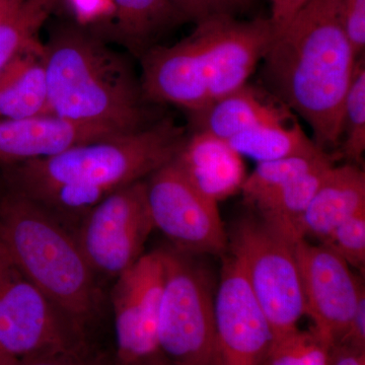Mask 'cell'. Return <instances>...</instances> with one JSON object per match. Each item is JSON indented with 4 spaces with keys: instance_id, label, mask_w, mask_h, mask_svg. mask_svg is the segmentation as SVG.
Wrapping results in <instances>:
<instances>
[{
    "instance_id": "cell-1",
    "label": "cell",
    "mask_w": 365,
    "mask_h": 365,
    "mask_svg": "<svg viewBox=\"0 0 365 365\" xmlns=\"http://www.w3.org/2000/svg\"><path fill=\"white\" fill-rule=\"evenodd\" d=\"M359 58L343 28L341 0H309L262 60L275 98L307 122L327 153L340 145L343 106Z\"/></svg>"
},
{
    "instance_id": "cell-2",
    "label": "cell",
    "mask_w": 365,
    "mask_h": 365,
    "mask_svg": "<svg viewBox=\"0 0 365 365\" xmlns=\"http://www.w3.org/2000/svg\"><path fill=\"white\" fill-rule=\"evenodd\" d=\"M275 37L269 18L211 16L176 44L140 56V83L150 104L199 111L248 83Z\"/></svg>"
},
{
    "instance_id": "cell-3",
    "label": "cell",
    "mask_w": 365,
    "mask_h": 365,
    "mask_svg": "<svg viewBox=\"0 0 365 365\" xmlns=\"http://www.w3.org/2000/svg\"><path fill=\"white\" fill-rule=\"evenodd\" d=\"M43 45L52 114L114 135L158 121L130 62L102 38L66 26Z\"/></svg>"
},
{
    "instance_id": "cell-4",
    "label": "cell",
    "mask_w": 365,
    "mask_h": 365,
    "mask_svg": "<svg viewBox=\"0 0 365 365\" xmlns=\"http://www.w3.org/2000/svg\"><path fill=\"white\" fill-rule=\"evenodd\" d=\"M0 244L34 284L86 333L101 309L97 276L73 232L28 197L0 199Z\"/></svg>"
},
{
    "instance_id": "cell-5",
    "label": "cell",
    "mask_w": 365,
    "mask_h": 365,
    "mask_svg": "<svg viewBox=\"0 0 365 365\" xmlns=\"http://www.w3.org/2000/svg\"><path fill=\"white\" fill-rule=\"evenodd\" d=\"M172 118L150 126L72 146L53 157L7 165L9 189L20 193L53 186L76 187L107 197L172 162L186 139Z\"/></svg>"
},
{
    "instance_id": "cell-6",
    "label": "cell",
    "mask_w": 365,
    "mask_h": 365,
    "mask_svg": "<svg viewBox=\"0 0 365 365\" xmlns=\"http://www.w3.org/2000/svg\"><path fill=\"white\" fill-rule=\"evenodd\" d=\"M163 284L158 314L160 353L170 365H215L217 283L202 257L160 249Z\"/></svg>"
},
{
    "instance_id": "cell-7",
    "label": "cell",
    "mask_w": 365,
    "mask_h": 365,
    "mask_svg": "<svg viewBox=\"0 0 365 365\" xmlns=\"http://www.w3.org/2000/svg\"><path fill=\"white\" fill-rule=\"evenodd\" d=\"M228 235V253L242 272L275 338L299 329L304 299L295 241L257 213L235 222ZM302 239V237H300Z\"/></svg>"
},
{
    "instance_id": "cell-8",
    "label": "cell",
    "mask_w": 365,
    "mask_h": 365,
    "mask_svg": "<svg viewBox=\"0 0 365 365\" xmlns=\"http://www.w3.org/2000/svg\"><path fill=\"white\" fill-rule=\"evenodd\" d=\"M0 352L23 359L88 353L86 333L55 306L0 244Z\"/></svg>"
},
{
    "instance_id": "cell-9",
    "label": "cell",
    "mask_w": 365,
    "mask_h": 365,
    "mask_svg": "<svg viewBox=\"0 0 365 365\" xmlns=\"http://www.w3.org/2000/svg\"><path fill=\"white\" fill-rule=\"evenodd\" d=\"M153 230L143 180L103 199L81 217L73 234L97 278L116 279L143 256Z\"/></svg>"
},
{
    "instance_id": "cell-10",
    "label": "cell",
    "mask_w": 365,
    "mask_h": 365,
    "mask_svg": "<svg viewBox=\"0 0 365 365\" xmlns=\"http://www.w3.org/2000/svg\"><path fill=\"white\" fill-rule=\"evenodd\" d=\"M145 188L155 230L170 247L198 256L227 253L228 235L218 203L192 185L175 158L146 178Z\"/></svg>"
},
{
    "instance_id": "cell-11",
    "label": "cell",
    "mask_w": 365,
    "mask_h": 365,
    "mask_svg": "<svg viewBox=\"0 0 365 365\" xmlns=\"http://www.w3.org/2000/svg\"><path fill=\"white\" fill-rule=\"evenodd\" d=\"M215 304V365H270L274 333L241 264L223 255Z\"/></svg>"
},
{
    "instance_id": "cell-12",
    "label": "cell",
    "mask_w": 365,
    "mask_h": 365,
    "mask_svg": "<svg viewBox=\"0 0 365 365\" xmlns=\"http://www.w3.org/2000/svg\"><path fill=\"white\" fill-rule=\"evenodd\" d=\"M295 255L302 279L304 316L312 331L331 348L344 337L360 297L365 294L360 277L338 255L324 245L307 239L295 241Z\"/></svg>"
},
{
    "instance_id": "cell-13",
    "label": "cell",
    "mask_w": 365,
    "mask_h": 365,
    "mask_svg": "<svg viewBox=\"0 0 365 365\" xmlns=\"http://www.w3.org/2000/svg\"><path fill=\"white\" fill-rule=\"evenodd\" d=\"M163 284L160 250L144 254L115 279L111 302L117 364H139L163 356L158 338Z\"/></svg>"
},
{
    "instance_id": "cell-14",
    "label": "cell",
    "mask_w": 365,
    "mask_h": 365,
    "mask_svg": "<svg viewBox=\"0 0 365 365\" xmlns=\"http://www.w3.org/2000/svg\"><path fill=\"white\" fill-rule=\"evenodd\" d=\"M116 136L54 114L0 119V163L7 165L58 155L72 146Z\"/></svg>"
},
{
    "instance_id": "cell-15",
    "label": "cell",
    "mask_w": 365,
    "mask_h": 365,
    "mask_svg": "<svg viewBox=\"0 0 365 365\" xmlns=\"http://www.w3.org/2000/svg\"><path fill=\"white\" fill-rule=\"evenodd\" d=\"M175 162L192 185L216 203L241 191L247 177L242 155L227 140L206 132L192 131Z\"/></svg>"
},
{
    "instance_id": "cell-16",
    "label": "cell",
    "mask_w": 365,
    "mask_h": 365,
    "mask_svg": "<svg viewBox=\"0 0 365 365\" xmlns=\"http://www.w3.org/2000/svg\"><path fill=\"white\" fill-rule=\"evenodd\" d=\"M364 211V170L355 163L333 165L302 215L300 235L324 242L338 225Z\"/></svg>"
},
{
    "instance_id": "cell-17",
    "label": "cell",
    "mask_w": 365,
    "mask_h": 365,
    "mask_svg": "<svg viewBox=\"0 0 365 365\" xmlns=\"http://www.w3.org/2000/svg\"><path fill=\"white\" fill-rule=\"evenodd\" d=\"M193 131H202L230 140L262 124L290 120L289 110L279 101L265 97L246 86L218 98L199 111L190 113Z\"/></svg>"
},
{
    "instance_id": "cell-18",
    "label": "cell",
    "mask_w": 365,
    "mask_h": 365,
    "mask_svg": "<svg viewBox=\"0 0 365 365\" xmlns=\"http://www.w3.org/2000/svg\"><path fill=\"white\" fill-rule=\"evenodd\" d=\"M52 114L48 101L44 45L29 46L0 72V119Z\"/></svg>"
},
{
    "instance_id": "cell-19",
    "label": "cell",
    "mask_w": 365,
    "mask_h": 365,
    "mask_svg": "<svg viewBox=\"0 0 365 365\" xmlns=\"http://www.w3.org/2000/svg\"><path fill=\"white\" fill-rule=\"evenodd\" d=\"M116 39L140 58L182 16L169 0H110Z\"/></svg>"
},
{
    "instance_id": "cell-20",
    "label": "cell",
    "mask_w": 365,
    "mask_h": 365,
    "mask_svg": "<svg viewBox=\"0 0 365 365\" xmlns=\"http://www.w3.org/2000/svg\"><path fill=\"white\" fill-rule=\"evenodd\" d=\"M288 121L290 120L259 125L237 134L227 143L242 157L257 163L327 153L307 135L299 123L288 124Z\"/></svg>"
},
{
    "instance_id": "cell-21",
    "label": "cell",
    "mask_w": 365,
    "mask_h": 365,
    "mask_svg": "<svg viewBox=\"0 0 365 365\" xmlns=\"http://www.w3.org/2000/svg\"><path fill=\"white\" fill-rule=\"evenodd\" d=\"M333 160L323 163L252 205L256 213L292 239H300V220Z\"/></svg>"
},
{
    "instance_id": "cell-22",
    "label": "cell",
    "mask_w": 365,
    "mask_h": 365,
    "mask_svg": "<svg viewBox=\"0 0 365 365\" xmlns=\"http://www.w3.org/2000/svg\"><path fill=\"white\" fill-rule=\"evenodd\" d=\"M333 160L330 153L290 157L257 163L253 172L247 175L241 193L245 202L252 206L289 182L299 179L327 162Z\"/></svg>"
},
{
    "instance_id": "cell-23",
    "label": "cell",
    "mask_w": 365,
    "mask_h": 365,
    "mask_svg": "<svg viewBox=\"0 0 365 365\" xmlns=\"http://www.w3.org/2000/svg\"><path fill=\"white\" fill-rule=\"evenodd\" d=\"M59 0H26L21 9L0 25V72L29 46L39 41L41 28Z\"/></svg>"
},
{
    "instance_id": "cell-24",
    "label": "cell",
    "mask_w": 365,
    "mask_h": 365,
    "mask_svg": "<svg viewBox=\"0 0 365 365\" xmlns=\"http://www.w3.org/2000/svg\"><path fill=\"white\" fill-rule=\"evenodd\" d=\"M343 155L353 163H359L365 150V66L364 57L357 60L343 106Z\"/></svg>"
},
{
    "instance_id": "cell-25",
    "label": "cell",
    "mask_w": 365,
    "mask_h": 365,
    "mask_svg": "<svg viewBox=\"0 0 365 365\" xmlns=\"http://www.w3.org/2000/svg\"><path fill=\"white\" fill-rule=\"evenodd\" d=\"M331 351L313 331L299 328L274 339L270 365H331Z\"/></svg>"
},
{
    "instance_id": "cell-26",
    "label": "cell",
    "mask_w": 365,
    "mask_h": 365,
    "mask_svg": "<svg viewBox=\"0 0 365 365\" xmlns=\"http://www.w3.org/2000/svg\"><path fill=\"white\" fill-rule=\"evenodd\" d=\"M330 249L349 267L357 269L362 275L365 268V211L341 223L319 242Z\"/></svg>"
},
{
    "instance_id": "cell-27",
    "label": "cell",
    "mask_w": 365,
    "mask_h": 365,
    "mask_svg": "<svg viewBox=\"0 0 365 365\" xmlns=\"http://www.w3.org/2000/svg\"><path fill=\"white\" fill-rule=\"evenodd\" d=\"M341 18L346 36L359 58L365 48V0H341Z\"/></svg>"
},
{
    "instance_id": "cell-28",
    "label": "cell",
    "mask_w": 365,
    "mask_h": 365,
    "mask_svg": "<svg viewBox=\"0 0 365 365\" xmlns=\"http://www.w3.org/2000/svg\"><path fill=\"white\" fill-rule=\"evenodd\" d=\"M20 365H96L88 361L86 353L54 352L33 355L20 359Z\"/></svg>"
},
{
    "instance_id": "cell-29",
    "label": "cell",
    "mask_w": 365,
    "mask_h": 365,
    "mask_svg": "<svg viewBox=\"0 0 365 365\" xmlns=\"http://www.w3.org/2000/svg\"><path fill=\"white\" fill-rule=\"evenodd\" d=\"M338 345L365 351V294L360 297L349 328Z\"/></svg>"
},
{
    "instance_id": "cell-30",
    "label": "cell",
    "mask_w": 365,
    "mask_h": 365,
    "mask_svg": "<svg viewBox=\"0 0 365 365\" xmlns=\"http://www.w3.org/2000/svg\"><path fill=\"white\" fill-rule=\"evenodd\" d=\"M309 0H270L271 14L269 16L276 34L280 32L295 14Z\"/></svg>"
},
{
    "instance_id": "cell-31",
    "label": "cell",
    "mask_w": 365,
    "mask_h": 365,
    "mask_svg": "<svg viewBox=\"0 0 365 365\" xmlns=\"http://www.w3.org/2000/svg\"><path fill=\"white\" fill-rule=\"evenodd\" d=\"M78 20L83 24L107 18L111 13L110 0H71Z\"/></svg>"
},
{
    "instance_id": "cell-32",
    "label": "cell",
    "mask_w": 365,
    "mask_h": 365,
    "mask_svg": "<svg viewBox=\"0 0 365 365\" xmlns=\"http://www.w3.org/2000/svg\"><path fill=\"white\" fill-rule=\"evenodd\" d=\"M211 16H225L237 18L251 9L254 0H203Z\"/></svg>"
},
{
    "instance_id": "cell-33",
    "label": "cell",
    "mask_w": 365,
    "mask_h": 365,
    "mask_svg": "<svg viewBox=\"0 0 365 365\" xmlns=\"http://www.w3.org/2000/svg\"><path fill=\"white\" fill-rule=\"evenodd\" d=\"M169 1L184 21H193L197 24L209 16L203 0H169Z\"/></svg>"
},
{
    "instance_id": "cell-34",
    "label": "cell",
    "mask_w": 365,
    "mask_h": 365,
    "mask_svg": "<svg viewBox=\"0 0 365 365\" xmlns=\"http://www.w3.org/2000/svg\"><path fill=\"white\" fill-rule=\"evenodd\" d=\"M331 365H365V351L338 345L331 351Z\"/></svg>"
},
{
    "instance_id": "cell-35",
    "label": "cell",
    "mask_w": 365,
    "mask_h": 365,
    "mask_svg": "<svg viewBox=\"0 0 365 365\" xmlns=\"http://www.w3.org/2000/svg\"><path fill=\"white\" fill-rule=\"evenodd\" d=\"M26 0H0V25L11 18Z\"/></svg>"
},
{
    "instance_id": "cell-36",
    "label": "cell",
    "mask_w": 365,
    "mask_h": 365,
    "mask_svg": "<svg viewBox=\"0 0 365 365\" xmlns=\"http://www.w3.org/2000/svg\"><path fill=\"white\" fill-rule=\"evenodd\" d=\"M111 365H170L169 362L167 361V359L165 357H158V359L148 360V361L139 362V364H117V362L114 361V364Z\"/></svg>"
},
{
    "instance_id": "cell-37",
    "label": "cell",
    "mask_w": 365,
    "mask_h": 365,
    "mask_svg": "<svg viewBox=\"0 0 365 365\" xmlns=\"http://www.w3.org/2000/svg\"><path fill=\"white\" fill-rule=\"evenodd\" d=\"M0 365H20V359L0 352Z\"/></svg>"
}]
</instances>
